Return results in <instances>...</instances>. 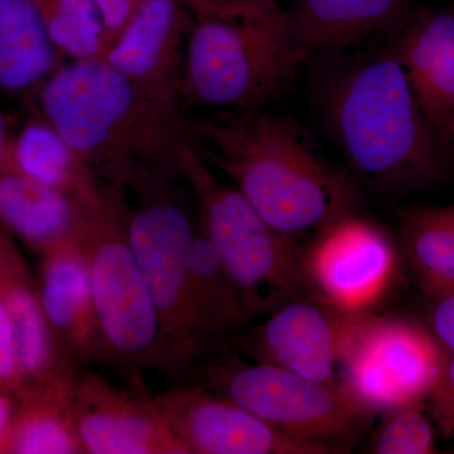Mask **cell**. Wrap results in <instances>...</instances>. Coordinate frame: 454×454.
<instances>
[{
  "instance_id": "cell-1",
  "label": "cell",
  "mask_w": 454,
  "mask_h": 454,
  "mask_svg": "<svg viewBox=\"0 0 454 454\" xmlns=\"http://www.w3.org/2000/svg\"><path fill=\"white\" fill-rule=\"evenodd\" d=\"M41 118L101 182L145 195L184 179L191 138L181 110L155 100L103 59L61 65L40 86Z\"/></svg>"
},
{
  "instance_id": "cell-2",
  "label": "cell",
  "mask_w": 454,
  "mask_h": 454,
  "mask_svg": "<svg viewBox=\"0 0 454 454\" xmlns=\"http://www.w3.org/2000/svg\"><path fill=\"white\" fill-rule=\"evenodd\" d=\"M322 103L333 139L369 186L405 195L446 177L448 139L424 114L391 51L343 66Z\"/></svg>"
},
{
  "instance_id": "cell-3",
  "label": "cell",
  "mask_w": 454,
  "mask_h": 454,
  "mask_svg": "<svg viewBox=\"0 0 454 454\" xmlns=\"http://www.w3.org/2000/svg\"><path fill=\"white\" fill-rule=\"evenodd\" d=\"M197 151L277 231L294 239L348 212L349 188L291 119L264 109L188 119Z\"/></svg>"
},
{
  "instance_id": "cell-4",
  "label": "cell",
  "mask_w": 454,
  "mask_h": 454,
  "mask_svg": "<svg viewBox=\"0 0 454 454\" xmlns=\"http://www.w3.org/2000/svg\"><path fill=\"white\" fill-rule=\"evenodd\" d=\"M304 57L276 0H225L195 17L182 79L184 107L264 109Z\"/></svg>"
},
{
  "instance_id": "cell-5",
  "label": "cell",
  "mask_w": 454,
  "mask_h": 454,
  "mask_svg": "<svg viewBox=\"0 0 454 454\" xmlns=\"http://www.w3.org/2000/svg\"><path fill=\"white\" fill-rule=\"evenodd\" d=\"M127 192L106 184L83 210L79 240L88 258L104 364L142 380L148 372L170 378L160 316L129 239Z\"/></svg>"
},
{
  "instance_id": "cell-6",
  "label": "cell",
  "mask_w": 454,
  "mask_h": 454,
  "mask_svg": "<svg viewBox=\"0 0 454 454\" xmlns=\"http://www.w3.org/2000/svg\"><path fill=\"white\" fill-rule=\"evenodd\" d=\"M184 181L195 196L200 227L243 295L250 321L303 294V247L273 229L232 184H223L191 140Z\"/></svg>"
},
{
  "instance_id": "cell-7",
  "label": "cell",
  "mask_w": 454,
  "mask_h": 454,
  "mask_svg": "<svg viewBox=\"0 0 454 454\" xmlns=\"http://www.w3.org/2000/svg\"><path fill=\"white\" fill-rule=\"evenodd\" d=\"M206 357L210 360L197 365L203 379L197 384L284 434L331 448L336 454L348 452L372 417L340 384L309 380L270 364L247 363L234 352Z\"/></svg>"
},
{
  "instance_id": "cell-8",
  "label": "cell",
  "mask_w": 454,
  "mask_h": 454,
  "mask_svg": "<svg viewBox=\"0 0 454 454\" xmlns=\"http://www.w3.org/2000/svg\"><path fill=\"white\" fill-rule=\"evenodd\" d=\"M446 357V349L419 322L370 313L355 324L339 384L367 413L389 414L432 396Z\"/></svg>"
},
{
  "instance_id": "cell-9",
  "label": "cell",
  "mask_w": 454,
  "mask_h": 454,
  "mask_svg": "<svg viewBox=\"0 0 454 454\" xmlns=\"http://www.w3.org/2000/svg\"><path fill=\"white\" fill-rule=\"evenodd\" d=\"M173 187L138 196V207L130 208L128 239L160 316L170 379H178L199 363L188 315V276L197 225L173 196Z\"/></svg>"
},
{
  "instance_id": "cell-10",
  "label": "cell",
  "mask_w": 454,
  "mask_h": 454,
  "mask_svg": "<svg viewBox=\"0 0 454 454\" xmlns=\"http://www.w3.org/2000/svg\"><path fill=\"white\" fill-rule=\"evenodd\" d=\"M304 292L343 316H364L384 301L399 274V252L373 221L345 212L301 252Z\"/></svg>"
},
{
  "instance_id": "cell-11",
  "label": "cell",
  "mask_w": 454,
  "mask_h": 454,
  "mask_svg": "<svg viewBox=\"0 0 454 454\" xmlns=\"http://www.w3.org/2000/svg\"><path fill=\"white\" fill-rule=\"evenodd\" d=\"M154 400L188 454H336L284 434L200 384L173 385Z\"/></svg>"
},
{
  "instance_id": "cell-12",
  "label": "cell",
  "mask_w": 454,
  "mask_h": 454,
  "mask_svg": "<svg viewBox=\"0 0 454 454\" xmlns=\"http://www.w3.org/2000/svg\"><path fill=\"white\" fill-rule=\"evenodd\" d=\"M360 316H343L316 300L297 297L262 324L232 337L236 349L258 363L309 380L339 384L340 366Z\"/></svg>"
},
{
  "instance_id": "cell-13",
  "label": "cell",
  "mask_w": 454,
  "mask_h": 454,
  "mask_svg": "<svg viewBox=\"0 0 454 454\" xmlns=\"http://www.w3.org/2000/svg\"><path fill=\"white\" fill-rule=\"evenodd\" d=\"M73 405L83 454H188L142 381L121 387L79 367Z\"/></svg>"
},
{
  "instance_id": "cell-14",
  "label": "cell",
  "mask_w": 454,
  "mask_h": 454,
  "mask_svg": "<svg viewBox=\"0 0 454 454\" xmlns=\"http://www.w3.org/2000/svg\"><path fill=\"white\" fill-rule=\"evenodd\" d=\"M193 20L184 0H145L101 59L163 106L184 112L182 79Z\"/></svg>"
},
{
  "instance_id": "cell-15",
  "label": "cell",
  "mask_w": 454,
  "mask_h": 454,
  "mask_svg": "<svg viewBox=\"0 0 454 454\" xmlns=\"http://www.w3.org/2000/svg\"><path fill=\"white\" fill-rule=\"evenodd\" d=\"M37 286L53 336L77 367L104 364L88 258L79 239L43 254Z\"/></svg>"
},
{
  "instance_id": "cell-16",
  "label": "cell",
  "mask_w": 454,
  "mask_h": 454,
  "mask_svg": "<svg viewBox=\"0 0 454 454\" xmlns=\"http://www.w3.org/2000/svg\"><path fill=\"white\" fill-rule=\"evenodd\" d=\"M0 295L13 325L18 363L26 390L73 379L79 367L57 343L42 307L37 284L33 283L20 254L3 234Z\"/></svg>"
},
{
  "instance_id": "cell-17",
  "label": "cell",
  "mask_w": 454,
  "mask_h": 454,
  "mask_svg": "<svg viewBox=\"0 0 454 454\" xmlns=\"http://www.w3.org/2000/svg\"><path fill=\"white\" fill-rule=\"evenodd\" d=\"M418 104L448 140L454 121V12H430L403 29L391 51Z\"/></svg>"
},
{
  "instance_id": "cell-18",
  "label": "cell",
  "mask_w": 454,
  "mask_h": 454,
  "mask_svg": "<svg viewBox=\"0 0 454 454\" xmlns=\"http://www.w3.org/2000/svg\"><path fill=\"white\" fill-rule=\"evenodd\" d=\"M408 0H295L286 12L304 59L355 46L404 20Z\"/></svg>"
},
{
  "instance_id": "cell-19",
  "label": "cell",
  "mask_w": 454,
  "mask_h": 454,
  "mask_svg": "<svg viewBox=\"0 0 454 454\" xmlns=\"http://www.w3.org/2000/svg\"><path fill=\"white\" fill-rule=\"evenodd\" d=\"M188 315L199 363L250 322L243 295L200 225L191 250Z\"/></svg>"
},
{
  "instance_id": "cell-20",
  "label": "cell",
  "mask_w": 454,
  "mask_h": 454,
  "mask_svg": "<svg viewBox=\"0 0 454 454\" xmlns=\"http://www.w3.org/2000/svg\"><path fill=\"white\" fill-rule=\"evenodd\" d=\"M85 205L0 168V223L41 255L79 239Z\"/></svg>"
},
{
  "instance_id": "cell-21",
  "label": "cell",
  "mask_w": 454,
  "mask_h": 454,
  "mask_svg": "<svg viewBox=\"0 0 454 454\" xmlns=\"http://www.w3.org/2000/svg\"><path fill=\"white\" fill-rule=\"evenodd\" d=\"M3 166L82 203L97 201L106 186L67 140L42 118L28 122L8 143Z\"/></svg>"
},
{
  "instance_id": "cell-22",
  "label": "cell",
  "mask_w": 454,
  "mask_h": 454,
  "mask_svg": "<svg viewBox=\"0 0 454 454\" xmlns=\"http://www.w3.org/2000/svg\"><path fill=\"white\" fill-rule=\"evenodd\" d=\"M59 56L33 0H0V91L40 89L61 66Z\"/></svg>"
},
{
  "instance_id": "cell-23",
  "label": "cell",
  "mask_w": 454,
  "mask_h": 454,
  "mask_svg": "<svg viewBox=\"0 0 454 454\" xmlns=\"http://www.w3.org/2000/svg\"><path fill=\"white\" fill-rule=\"evenodd\" d=\"M74 379L31 387L18 399L9 452L83 454L74 426Z\"/></svg>"
},
{
  "instance_id": "cell-24",
  "label": "cell",
  "mask_w": 454,
  "mask_h": 454,
  "mask_svg": "<svg viewBox=\"0 0 454 454\" xmlns=\"http://www.w3.org/2000/svg\"><path fill=\"white\" fill-rule=\"evenodd\" d=\"M399 235L422 291L432 300L454 294V205L408 208Z\"/></svg>"
},
{
  "instance_id": "cell-25",
  "label": "cell",
  "mask_w": 454,
  "mask_h": 454,
  "mask_svg": "<svg viewBox=\"0 0 454 454\" xmlns=\"http://www.w3.org/2000/svg\"><path fill=\"white\" fill-rule=\"evenodd\" d=\"M53 46L70 61L101 59L103 22L92 0H33Z\"/></svg>"
},
{
  "instance_id": "cell-26",
  "label": "cell",
  "mask_w": 454,
  "mask_h": 454,
  "mask_svg": "<svg viewBox=\"0 0 454 454\" xmlns=\"http://www.w3.org/2000/svg\"><path fill=\"white\" fill-rule=\"evenodd\" d=\"M420 405L405 406L391 411L372 439V453H435L434 429Z\"/></svg>"
},
{
  "instance_id": "cell-27",
  "label": "cell",
  "mask_w": 454,
  "mask_h": 454,
  "mask_svg": "<svg viewBox=\"0 0 454 454\" xmlns=\"http://www.w3.org/2000/svg\"><path fill=\"white\" fill-rule=\"evenodd\" d=\"M0 387L17 399L25 394L26 384L18 363L13 325L7 307L0 295Z\"/></svg>"
},
{
  "instance_id": "cell-28",
  "label": "cell",
  "mask_w": 454,
  "mask_h": 454,
  "mask_svg": "<svg viewBox=\"0 0 454 454\" xmlns=\"http://www.w3.org/2000/svg\"><path fill=\"white\" fill-rule=\"evenodd\" d=\"M97 5L104 29L106 51L118 38L145 0H92ZM106 53V52H104Z\"/></svg>"
},
{
  "instance_id": "cell-29",
  "label": "cell",
  "mask_w": 454,
  "mask_h": 454,
  "mask_svg": "<svg viewBox=\"0 0 454 454\" xmlns=\"http://www.w3.org/2000/svg\"><path fill=\"white\" fill-rule=\"evenodd\" d=\"M429 328L444 349L454 354V294L434 300Z\"/></svg>"
},
{
  "instance_id": "cell-30",
  "label": "cell",
  "mask_w": 454,
  "mask_h": 454,
  "mask_svg": "<svg viewBox=\"0 0 454 454\" xmlns=\"http://www.w3.org/2000/svg\"><path fill=\"white\" fill-rule=\"evenodd\" d=\"M447 351V349H446ZM442 418L454 430V354L447 351L446 365L437 389L432 394Z\"/></svg>"
},
{
  "instance_id": "cell-31",
  "label": "cell",
  "mask_w": 454,
  "mask_h": 454,
  "mask_svg": "<svg viewBox=\"0 0 454 454\" xmlns=\"http://www.w3.org/2000/svg\"><path fill=\"white\" fill-rule=\"evenodd\" d=\"M14 394L0 387V452H9L12 433L16 423L18 408L13 403Z\"/></svg>"
},
{
  "instance_id": "cell-32",
  "label": "cell",
  "mask_w": 454,
  "mask_h": 454,
  "mask_svg": "<svg viewBox=\"0 0 454 454\" xmlns=\"http://www.w3.org/2000/svg\"><path fill=\"white\" fill-rule=\"evenodd\" d=\"M184 2L187 3L192 13L197 16V14L205 13L208 9L212 8L215 0H184Z\"/></svg>"
},
{
  "instance_id": "cell-33",
  "label": "cell",
  "mask_w": 454,
  "mask_h": 454,
  "mask_svg": "<svg viewBox=\"0 0 454 454\" xmlns=\"http://www.w3.org/2000/svg\"><path fill=\"white\" fill-rule=\"evenodd\" d=\"M7 134H5V122L3 118L2 113H0V168L3 166V160H4L5 151H7Z\"/></svg>"
},
{
  "instance_id": "cell-34",
  "label": "cell",
  "mask_w": 454,
  "mask_h": 454,
  "mask_svg": "<svg viewBox=\"0 0 454 454\" xmlns=\"http://www.w3.org/2000/svg\"><path fill=\"white\" fill-rule=\"evenodd\" d=\"M450 139H453L454 140V121H453L452 127H450Z\"/></svg>"
}]
</instances>
